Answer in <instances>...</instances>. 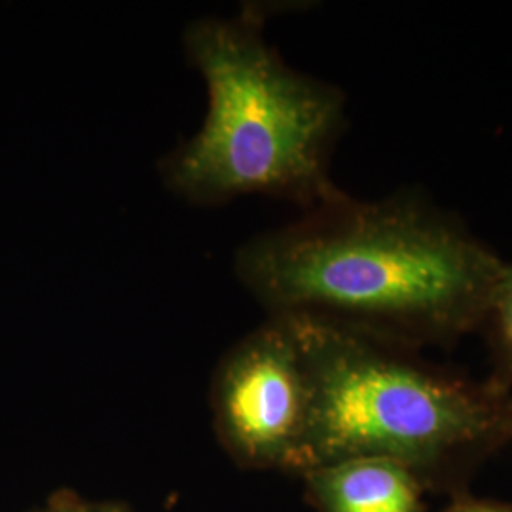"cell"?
Masks as SVG:
<instances>
[{
	"label": "cell",
	"instance_id": "obj_1",
	"mask_svg": "<svg viewBox=\"0 0 512 512\" xmlns=\"http://www.w3.org/2000/svg\"><path fill=\"white\" fill-rule=\"evenodd\" d=\"M505 260L416 194L346 192L239 245L234 272L270 315H304L412 349L480 327Z\"/></svg>",
	"mask_w": 512,
	"mask_h": 512
},
{
	"label": "cell",
	"instance_id": "obj_5",
	"mask_svg": "<svg viewBox=\"0 0 512 512\" xmlns=\"http://www.w3.org/2000/svg\"><path fill=\"white\" fill-rule=\"evenodd\" d=\"M304 476L321 512H425V482L395 459H340Z\"/></svg>",
	"mask_w": 512,
	"mask_h": 512
},
{
	"label": "cell",
	"instance_id": "obj_3",
	"mask_svg": "<svg viewBox=\"0 0 512 512\" xmlns=\"http://www.w3.org/2000/svg\"><path fill=\"white\" fill-rule=\"evenodd\" d=\"M287 317L310 372L298 471L389 458L423 482L512 440V395L425 365L410 349L304 315Z\"/></svg>",
	"mask_w": 512,
	"mask_h": 512
},
{
	"label": "cell",
	"instance_id": "obj_9",
	"mask_svg": "<svg viewBox=\"0 0 512 512\" xmlns=\"http://www.w3.org/2000/svg\"><path fill=\"white\" fill-rule=\"evenodd\" d=\"M511 395H512V393H511Z\"/></svg>",
	"mask_w": 512,
	"mask_h": 512
},
{
	"label": "cell",
	"instance_id": "obj_7",
	"mask_svg": "<svg viewBox=\"0 0 512 512\" xmlns=\"http://www.w3.org/2000/svg\"><path fill=\"white\" fill-rule=\"evenodd\" d=\"M444 512H512V505L511 503H497V501L459 499Z\"/></svg>",
	"mask_w": 512,
	"mask_h": 512
},
{
	"label": "cell",
	"instance_id": "obj_6",
	"mask_svg": "<svg viewBox=\"0 0 512 512\" xmlns=\"http://www.w3.org/2000/svg\"><path fill=\"white\" fill-rule=\"evenodd\" d=\"M478 330L486 334L494 357L490 382L512 393V262H505L497 275Z\"/></svg>",
	"mask_w": 512,
	"mask_h": 512
},
{
	"label": "cell",
	"instance_id": "obj_2",
	"mask_svg": "<svg viewBox=\"0 0 512 512\" xmlns=\"http://www.w3.org/2000/svg\"><path fill=\"white\" fill-rule=\"evenodd\" d=\"M183 44L205 84L207 112L160 162L175 196L196 205L272 196L308 211L344 194L329 169L346 120L340 88L287 65L247 10L190 21Z\"/></svg>",
	"mask_w": 512,
	"mask_h": 512
},
{
	"label": "cell",
	"instance_id": "obj_4",
	"mask_svg": "<svg viewBox=\"0 0 512 512\" xmlns=\"http://www.w3.org/2000/svg\"><path fill=\"white\" fill-rule=\"evenodd\" d=\"M213 408L220 437L243 461L298 467L310 427L311 382L287 317L270 315L226 355Z\"/></svg>",
	"mask_w": 512,
	"mask_h": 512
},
{
	"label": "cell",
	"instance_id": "obj_8",
	"mask_svg": "<svg viewBox=\"0 0 512 512\" xmlns=\"http://www.w3.org/2000/svg\"><path fill=\"white\" fill-rule=\"evenodd\" d=\"M50 512H124L114 505H99V503H82V501H65Z\"/></svg>",
	"mask_w": 512,
	"mask_h": 512
}]
</instances>
